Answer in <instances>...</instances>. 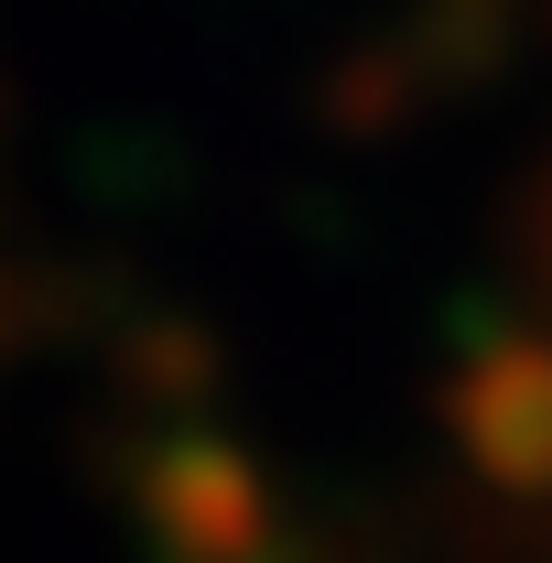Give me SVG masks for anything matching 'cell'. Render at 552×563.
Returning <instances> with one entry per match:
<instances>
[{
	"label": "cell",
	"instance_id": "1",
	"mask_svg": "<svg viewBox=\"0 0 552 563\" xmlns=\"http://www.w3.org/2000/svg\"><path fill=\"white\" fill-rule=\"evenodd\" d=\"M466 444H477L487 477L552 488V357L542 347H509L477 390H466Z\"/></svg>",
	"mask_w": 552,
	"mask_h": 563
}]
</instances>
